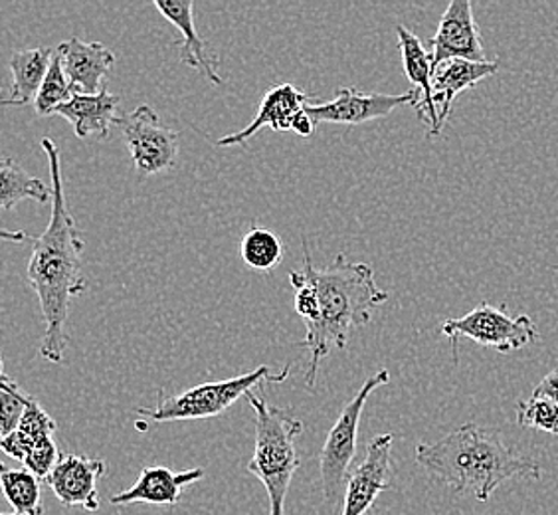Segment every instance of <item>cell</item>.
<instances>
[{"mask_svg": "<svg viewBox=\"0 0 558 515\" xmlns=\"http://www.w3.org/2000/svg\"><path fill=\"white\" fill-rule=\"evenodd\" d=\"M291 288L295 290V312L300 315L305 327L312 325L319 315V298L317 291L307 282L298 278L295 272L290 274Z\"/></svg>", "mask_w": 558, "mask_h": 515, "instance_id": "obj_28", "label": "cell"}, {"mask_svg": "<svg viewBox=\"0 0 558 515\" xmlns=\"http://www.w3.org/2000/svg\"><path fill=\"white\" fill-rule=\"evenodd\" d=\"M203 478H205L203 468H193L184 472H172L162 466L143 468L135 486L113 495L111 504L130 505L143 502V504L153 505H177L181 502L184 486H191Z\"/></svg>", "mask_w": 558, "mask_h": 515, "instance_id": "obj_17", "label": "cell"}, {"mask_svg": "<svg viewBox=\"0 0 558 515\" xmlns=\"http://www.w3.org/2000/svg\"><path fill=\"white\" fill-rule=\"evenodd\" d=\"M441 333L451 342L453 361L458 363V342L468 337L475 344L492 347L499 354H511L525 345L537 342L538 332L529 315L511 318L492 303H480L463 318H451L441 323Z\"/></svg>", "mask_w": 558, "mask_h": 515, "instance_id": "obj_7", "label": "cell"}, {"mask_svg": "<svg viewBox=\"0 0 558 515\" xmlns=\"http://www.w3.org/2000/svg\"><path fill=\"white\" fill-rule=\"evenodd\" d=\"M392 434H378L366 446L365 460L354 468L344 488L343 514L366 515L376 498L392 488Z\"/></svg>", "mask_w": 558, "mask_h": 515, "instance_id": "obj_12", "label": "cell"}, {"mask_svg": "<svg viewBox=\"0 0 558 515\" xmlns=\"http://www.w3.org/2000/svg\"><path fill=\"white\" fill-rule=\"evenodd\" d=\"M283 254H286V248L281 238L271 230L259 228L258 225L250 226L240 244V256L246 262V266L256 272H269L276 268L283 260Z\"/></svg>", "mask_w": 558, "mask_h": 515, "instance_id": "obj_23", "label": "cell"}, {"mask_svg": "<svg viewBox=\"0 0 558 515\" xmlns=\"http://www.w3.org/2000/svg\"><path fill=\"white\" fill-rule=\"evenodd\" d=\"M312 104V96L303 94L298 87L291 84L271 87L268 94L259 104L258 116L252 119V123L238 133L226 135L218 140L220 147H232V145H244L250 137H254L258 131L269 128L271 131H291L293 121L300 116L303 109Z\"/></svg>", "mask_w": 558, "mask_h": 515, "instance_id": "obj_15", "label": "cell"}, {"mask_svg": "<svg viewBox=\"0 0 558 515\" xmlns=\"http://www.w3.org/2000/svg\"><path fill=\"white\" fill-rule=\"evenodd\" d=\"M56 55L62 60L65 75L74 87L75 94H97L101 92L104 77L116 64V55L101 43H84L80 38H70L56 48Z\"/></svg>", "mask_w": 558, "mask_h": 515, "instance_id": "obj_16", "label": "cell"}, {"mask_svg": "<svg viewBox=\"0 0 558 515\" xmlns=\"http://www.w3.org/2000/svg\"><path fill=\"white\" fill-rule=\"evenodd\" d=\"M54 56L56 50L52 48H28L14 52L9 64L12 72L11 96L2 104L26 106L31 101H36Z\"/></svg>", "mask_w": 558, "mask_h": 515, "instance_id": "obj_21", "label": "cell"}, {"mask_svg": "<svg viewBox=\"0 0 558 515\" xmlns=\"http://www.w3.org/2000/svg\"><path fill=\"white\" fill-rule=\"evenodd\" d=\"M31 395L21 393L19 385L12 381L11 376L2 373L0 381V432L2 439L11 436L14 430L19 429L22 417L28 408Z\"/></svg>", "mask_w": 558, "mask_h": 515, "instance_id": "obj_26", "label": "cell"}, {"mask_svg": "<svg viewBox=\"0 0 558 515\" xmlns=\"http://www.w3.org/2000/svg\"><path fill=\"white\" fill-rule=\"evenodd\" d=\"M298 278L307 282L317 291L319 315L307 325V335L301 342L312 351L305 383L315 386L323 357L331 349H344L354 327L371 322V315L388 300V291L376 284L375 272L368 264L349 262L343 252L335 256L327 268L313 266L312 252L303 240V268L295 270Z\"/></svg>", "mask_w": 558, "mask_h": 515, "instance_id": "obj_2", "label": "cell"}, {"mask_svg": "<svg viewBox=\"0 0 558 515\" xmlns=\"http://www.w3.org/2000/svg\"><path fill=\"white\" fill-rule=\"evenodd\" d=\"M7 515H9V514H7ZM12 515H19V514H12Z\"/></svg>", "mask_w": 558, "mask_h": 515, "instance_id": "obj_33", "label": "cell"}, {"mask_svg": "<svg viewBox=\"0 0 558 515\" xmlns=\"http://www.w3.org/2000/svg\"><path fill=\"white\" fill-rule=\"evenodd\" d=\"M56 429L54 419L40 407L36 398L31 397L19 429L11 436L2 439L0 446L9 456L21 460L26 470L46 482V478L62 458L54 442Z\"/></svg>", "mask_w": 558, "mask_h": 515, "instance_id": "obj_9", "label": "cell"}, {"mask_svg": "<svg viewBox=\"0 0 558 515\" xmlns=\"http://www.w3.org/2000/svg\"><path fill=\"white\" fill-rule=\"evenodd\" d=\"M74 94V87H72L68 75H65L62 60L56 55L54 60H52V65H50V70H48V75H46V80H44L43 87H40V92H38V97H36V101H34V109H36V113L43 116V118H46V116H54L56 109L60 108V106H64L65 101H70Z\"/></svg>", "mask_w": 558, "mask_h": 515, "instance_id": "obj_25", "label": "cell"}, {"mask_svg": "<svg viewBox=\"0 0 558 515\" xmlns=\"http://www.w3.org/2000/svg\"><path fill=\"white\" fill-rule=\"evenodd\" d=\"M106 474V462L65 454L56 464L54 470L46 478L56 498L65 507H82L86 512L99 510V492L97 482Z\"/></svg>", "mask_w": 558, "mask_h": 515, "instance_id": "obj_13", "label": "cell"}, {"mask_svg": "<svg viewBox=\"0 0 558 515\" xmlns=\"http://www.w3.org/2000/svg\"><path fill=\"white\" fill-rule=\"evenodd\" d=\"M420 466L453 488L458 494H472L487 502L501 483L529 476L541 478L537 460L511 451L497 430L468 422L440 441L416 446Z\"/></svg>", "mask_w": 558, "mask_h": 515, "instance_id": "obj_3", "label": "cell"}, {"mask_svg": "<svg viewBox=\"0 0 558 515\" xmlns=\"http://www.w3.org/2000/svg\"><path fill=\"white\" fill-rule=\"evenodd\" d=\"M315 125L317 123L313 121L312 116L303 109L300 116L295 118V121H293V129L291 131H295L301 137H310V135H313V131H315Z\"/></svg>", "mask_w": 558, "mask_h": 515, "instance_id": "obj_30", "label": "cell"}, {"mask_svg": "<svg viewBox=\"0 0 558 515\" xmlns=\"http://www.w3.org/2000/svg\"><path fill=\"white\" fill-rule=\"evenodd\" d=\"M429 55L434 74L450 60L487 62L470 0H451L448 4L441 14L438 31L429 38Z\"/></svg>", "mask_w": 558, "mask_h": 515, "instance_id": "obj_11", "label": "cell"}, {"mask_svg": "<svg viewBox=\"0 0 558 515\" xmlns=\"http://www.w3.org/2000/svg\"><path fill=\"white\" fill-rule=\"evenodd\" d=\"M398 46L402 52L404 72L409 75L412 86L420 94V101L414 106L418 119L428 128V137H436L441 133L440 109L434 99V64L432 55L424 48L418 36L410 33L407 26H397Z\"/></svg>", "mask_w": 558, "mask_h": 515, "instance_id": "obj_14", "label": "cell"}, {"mask_svg": "<svg viewBox=\"0 0 558 515\" xmlns=\"http://www.w3.org/2000/svg\"><path fill=\"white\" fill-rule=\"evenodd\" d=\"M533 397L547 398L550 403L558 405V367L538 381V385L533 391Z\"/></svg>", "mask_w": 558, "mask_h": 515, "instance_id": "obj_29", "label": "cell"}, {"mask_svg": "<svg viewBox=\"0 0 558 515\" xmlns=\"http://www.w3.org/2000/svg\"><path fill=\"white\" fill-rule=\"evenodd\" d=\"M290 366H286V369H281L279 373H271L268 366H262L246 375L193 386L181 395L165 397L161 391L157 407L137 408V412L143 419H149L153 422L213 419L222 415L240 398L246 397L247 393L254 391V386L264 385V383H281L290 376Z\"/></svg>", "mask_w": 558, "mask_h": 515, "instance_id": "obj_5", "label": "cell"}, {"mask_svg": "<svg viewBox=\"0 0 558 515\" xmlns=\"http://www.w3.org/2000/svg\"><path fill=\"white\" fill-rule=\"evenodd\" d=\"M40 143L52 177V215L43 235L34 238L28 282L38 296L46 322L40 355L52 363H62L68 345L64 325L70 301L87 290V282L82 274L84 240L65 201L60 151L50 137H43Z\"/></svg>", "mask_w": 558, "mask_h": 515, "instance_id": "obj_1", "label": "cell"}, {"mask_svg": "<svg viewBox=\"0 0 558 515\" xmlns=\"http://www.w3.org/2000/svg\"><path fill=\"white\" fill-rule=\"evenodd\" d=\"M0 482L14 514L44 515L40 478H36L31 470L2 468Z\"/></svg>", "mask_w": 558, "mask_h": 515, "instance_id": "obj_24", "label": "cell"}, {"mask_svg": "<svg viewBox=\"0 0 558 515\" xmlns=\"http://www.w3.org/2000/svg\"><path fill=\"white\" fill-rule=\"evenodd\" d=\"M246 398L256 419V444L247 470L268 492L269 515H286V498L301 466L295 439L303 432V422L286 408L269 405L262 393L252 391Z\"/></svg>", "mask_w": 558, "mask_h": 515, "instance_id": "obj_4", "label": "cell"}, {"mask_svg": "<svg viewBox=\"0 0 558 515\" xmlns=\"http://www.w3.org/2000/svg\"><path fill=\"white\" fill-rule=\"evenodd\" d=\"M517 422L523 429H537L558 436V405L547 398L531 397L517 405Z\"/></svg>", "mask_w": 558, "mask_h": 515, "instance_id": "obj_27", "label": "cell"}, {"mask_svg": "<svg viewBox=\"0 0 558 515\" xmlns=\"http://www.w3.org/2000/svg\"><path fill=\"white\" fill-rule=\"evenodd\" d=\"M157 11L161 12L172 26L183 34L181 43V60L183 64L191 65L210 80L215 86L222 84V77L216 72L215 62L206 56L208 46L203 43V38L196 33L194 26V2L191 0H155Z\"/></svg>", "mask_w": 558, "mask_h": 515, "instance_id": "obj_19", "label": "cell"}, {"mask_svg": "<svg viewBox=\"0 0 558 515\" xmlns=\"http://www.w3.org/2000/svg\"><path fill=\"white\" fill-rule=\"evenodd\" d=\"M390 383V373L387 369L378 371L376 375L366 379L365 385L359 388L347 405H344L339 419L335 420L327 439L323 442L319 454V470H322L323 495L329 504H339L344 495V488L349 482V470L353 466L359 442V427L365 410L366 398L378 386Z\"/></svg>", "mask_w": 558, "mask_h": 515, "instance_id": "obj_6", "label": "cell"}, {"mask_svg": "<svg viewBox=\"0 0 558 515\" xmlns=\"http://www.w3.org/2000/svg\"><path fill=\"white\" fill-rule=\"evenodd\" d=\"M555 270H558V266H555Z\"/></svg>", "mask_w": 558, "mask_h": 515, "instance_id": "obj_32", "label": "cell"}, {"mask_svg": "<svg viewBox=\"0 0 558 515\" xmlns=\"http://www.w3.org/2000/svg\"><path fill=\"white\" fill-rule=\"evenodd\" d=\"M499 72L497 62H470V60H450L441 64L434 74V99L440 109V123L448 121L456 97L465 89L477 86L482 80Z\"/></svg>", "mask_w": 558, "mask_h": 515, "instance_id": "obj_20", "label": "cell"}, {"mask_svg": "<svg viewBox=\"0 0 558 515\" xmlns=\"http://www.w3.org/2000/svg\"><path fill=\"white\" fill-rule=\"evenodd\" d=\"M420 94L410 89L402 96H388V94H366L354 87L337 89L331 101L307 106L305 111L312 116L315 123H335V125H365L368 121L390 116L402 106H416Z\"/></svg>", "mask_w": 558, "mask_h": 515, "instance_id": "obj_10", "label": "cell"}, {"mask_svg": "<svg viewBox=\"0 0 558 515\" xmlns=\"http://www.w3.org/2000/svg\"><path fill=\"white\" fill-rule=\"evenodd\" d=\"M2 238H4V240H19V242H24L28 237H26L24 232H9V230H2Z\"/></svg>", "mask_w": 558, "mask_h": 515, "instance_id": "obj_31", "label": "cell"}, {"mask_svg": "<svg viewBox=\"0 0 558 515\" xmlns=\"http://www.w3.org/2000/svg\"><path fill=\"white\" fill-rule=\"evenodd\" d=\"M131 159L141 177L171 171L179 157V133L162 125L150 106H140L118 119Z\"/></svg>", "mask_w": 558, "mask_h": 515, "instance_id": "obj_8", "label": "cell"}, {"mask_svg": "<svg viewBox=\"0 0 558 515\" xmlns=\"http://www.w3.org/2000/svg\"><path fill=\"white\" fill-rule=\"evenodd\" d=\"M0 204L4 211H11L14 204L21 203L24 199H33L36 203L52 204V189L22 169L21 165L12 159H2L0 163Z\"/></svg>", "mask_w": 558, "mask_h": 515, "instance_id": "obj_22", "label": "cell"}, {"mask_svg": "<svg viewBox=\"0 0 558 515\" xmlns=\"http://www.w3.org/2000/svg\"><path fill=\"white\" fill-rule=\"evenodd\" d=\"M119 99L118 94H109L106 87L97 94H74L70 101L56 109L54 116L68 119L80 140L89 135L106 140L111 125H118Z\"/></svg>", "mask_w": 558, "mask_h": 515, "instance_id": "obj_18", "label": "cell"}]
</instances>
